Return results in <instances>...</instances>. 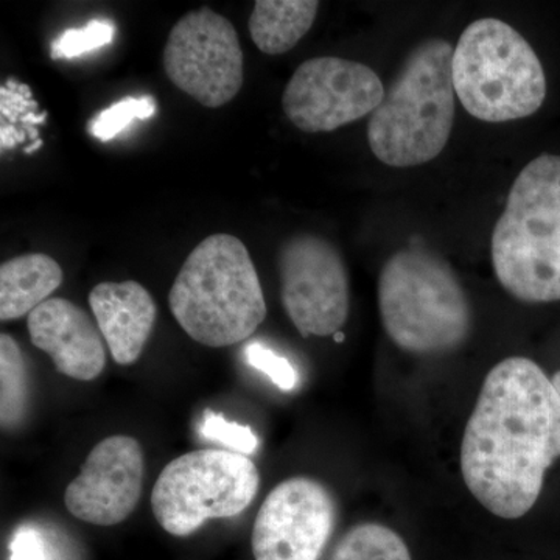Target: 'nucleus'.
<instances>
[{"label": "nucleus", "instance_id": "1", "mask_svg": "<svg viewBox=\"0 0 560 560\" xmlns=\"http://www.w3.org/2000/svg\"><path fill=\"white\" fill-rule=\"evenodd\" d=\"M559 458L560 396L551 378L526 357L501 360L464 429V485L490 514L517 521L533 510Z\"/></svg>", "mask_w": 560, "mask_h": 560}, {"label": "nucleus", "instance_id": "2", "mask_svg": "<svg viewBox=\"0 0 560 560\" xmlns=\"http://www.w3.org/2000/svg\"><path fill=\"white\" fill-rule=\"evenodd\" d=\"M168 305L191 340L213 349L248 340L268 313L249 250L231 234L209 235L191 250Z\"/></svg>", "mask_w": 560, "mask_h": 560}, {"label": "nucleus", "instance_id": "3", "mask_svg": "<svg viewBox=\"0 0 560 560\" xmlns=\"http://www.w3.org/2000/svg\"><path fill=\"white\" fill-rule=\"evenodd\" d=\"M493 271L511 296L560 301V156L529 162L508 195L490 241Z\"/></svg>", "mask_w": 560, "mask_h": 560}, {"label": "nucleus", "instance_id": "4", "mask_svg": "<svg viewBox=\"0 0 560 560\" xmlns=\"http://www.w3.org/2000/svg\"><path fill=\"white\" fill-rule=\"evenodd\" d=\"M448 40L427 39L408 55L368 124V142L378 161L408 168L440 156L455 121Z\"/></svg>", "mask_w": 560, "mask_h": 560}, {"label": "nucleus", "instance_id": "5", "mask_svg": "<svg viewBox=\"0 0 560 560\" xmlns=\"http://www.w3.org/2000/svg\"><path fill=\"white\" fill-rule=\"evenodd\" d=\"M383 329L397 348L416 355L447 353L470 337L474 315L463 283L440 254L397 250L377 283Z\"/></svg>", "mask_w": 560, "mask_h": 560}, {"label": "nucleus", "instance_id": "6", "mask_svg": "<svg viewBox=\"0 0 560 560\" xmlns=\"http://www.w3.org/2000/svg\"><path fill=\"white\" fill-rule=\"evenodd\" d=\"M453 88L475 119L501 124L525 119L547 97V79L536 51L510 24L493 18L471 22L452 61Z\"/></svg>", "mask_w": 560, "mask_h": 560}, {"label": "nucleus", "instance_id": "7", "mask_svg": "<svg viewBox=\"0 0 560 560\" xmlns=\"http://www.w3.org/2000/svg\"><path fill=\"white\" fill-rule=\"evenodd\" d=\"M259 488V470L249 456L202 448L164 467L151 493V510L162 529L187 537L206 522L243 514Z\"/></svg>", "mask_w": 560, "mask_h": 560}, {"label": "nucleus", "instance_id": "8", "mask_svg": "<svg viewBox=\"0 0 560 560\" xmlns=\"http://www.w3.org/2000/svg\"><path fill=\"white\" fill-rule=\"evenodd\" d=\"M164 69L178 90L206 108L226 105L243 86V50L237 31L209 7L190 11L168 35Z\"/></svg>", "mask_w": 560, "mask_h": 560}, {"label": "nucleus", "instance_id": "9", "mask_svg": "<svg viewBox=\"0 0 560 560\" xmlns=\"http://www.w3.org/2000/svg\"><path fill=\"white\" fill-rule=\"evenodd\" d=\"M280 301L304 338L334 337L350 311L349 276L341 254L318 235L300 234L279 250Z\"/></svg>", "mask_w": 560, "mask_h": 560}, {"label": "nucleus", "instance_id": "10", "mask_svg": "<svg viewBox=\"0 0 560 560\" xmlns=\"http://www.w3.org/2000/svg\"><path fill=\"white\" fill-rule=\"evenodd\" d=\"M377 73L338 57L312 58L294 70L282 95L291 124L305 132H330L372 116L385 98Z\"/></svg>", "mask_w": 560, "mask_h": 560}, {"label": "nucleus", "instance_id": "11", "mask_svg": "<svg viewBox=\"0 0 560 560\" xmlns=\"http://www.w3.org/2000/svg\"><path fill=\"white\" fill-rule=\"evenodd\" d=\"M337 504L323 482H279L257 512L250 536L256 560H319L334 534Z\"/></svg>", "mask_w": 560, "mask_h": 560}, {"label": "nucleus", "instance_id": "12", "mask_svg": "<svg viewBox=\"0 0 560 560\" xmlns=\"http://www.w3.org/2000/svg\"><path fill=\"white\" fill-rule=\"evenodd\" d=\"M145 459L139 441L114 434L92 448L80 475L66 489V508L90 525L114 526L127 521L142 497Z\"/></svg>", "mask_w": 560, "mask_h": 560}, {"label": "nucleus", "instance_id": "13", "mask_svg": "<svg viewBox=\"0 0 560 560\" xmlns=\"http://www.w3.org/2000/svg\"><path fill=\"white\" fill-rule=\"evenodd\" d=\"M32 345L46 352L55 370L79 382L101 377L106 366L105 338L83 308L50 298L28 315Z\"/></svg>", "mask_w": 560, "mask_h": 560}, {"label": "nucleus", "instance_id": "14", "mask_svg": "<svg viewBox=\"0 0 560 560\" xmlns=\"http://www.w3.org/2000/svg\"><path fill=\"white\" fill-rule=\"evenodd\" d=\"M90 305L113 360L120 366L135 364L156 324V302L149 290L135 280L102 282L92 289Z\"/></svg>", "mask_w": 560, "mask_h": 560}, {"label": "nucleus", "instance_id": "15", "mask_svg": "<svg viewBox=\"0 0 560 560\" xmlns=\"http://www.w3.org/2000/svg\"><path fill=\"white\" fill-rule=\"evenodd\" d=\"M65 275L57 260L47 254H24L0 267V319L16 320L31 315L50 300Z\"/></svg>", "mask_w": 560, "mask_h": 560}, {"label": "nucleus", "instance_id": "16", "mask_svg": "<svg viewBox=\"0 0 560 560\" xmlns=\"http://www.w3.org/2000/svg\"><path fill=\"white\" fill-rule=\"evenodd\" d=\"M316 0H257L249 18V33L265 55H282L293 49L318 14Z\"/></svg>", "mask_w": 560, "mask_h": 560}, {"label": "nucleus", "instance_id": "17", "mask_svg": "<svg viewBox=\"0 0 560 560\" xmlns=\"http://www.w3.org/2000/svg\"><path fill=\"white\" fill-rule=\"evenodd\" d=\"M0 382L2 429H16L28 410L31 382L24 353L9 334L0 335Z\"/></svg>", "mask_w": 560, "mask_h": 560}, {"label": "nucleus", "instance_id": "18", "mask_svg": "<svg viewBox=\"0 0 560 560\" xmlns=\"http://www.w3.org/2000/svg\"><path fill=\"white\" fill-rule=\"evenodd\" d=\"M330 560H412L407 541L381 523H360L338 541Z\"/></svg>", "mask_w": 560, "mask_h": 560}, {"label": "nucleus", "instance_id": "19", "mask_svg": "<svg viewBox=\"0 0 560 560\" xmlns=\"http://www.w3.org/2000/svg\"><path fill=\"white\" fill-rule=\"evenodd\" d=\"M38 102L33 101L31 86L18 83L16 80H7L0 88V149L13 150L25 140L33 142L39 140V131L36 128H27L24 117L31 113H38Z\"/></svg>", "mask_w": 560, "mask_h": 560}, {"label": "nucleus", "instance_id": "20", "mask_svg": "<svg viewBox=\"0 0 560 560\" xmlns=\"http://www.w3.org/2000/svg\"><path fill=\"white\" fill-rule=\"evenodd\" d=\"M158 110L156 98L151 95L143 97H125L114 103L108 109H103L88 125V130L95 139L106 142L116 138L132 120H147L153 117Z\"/></svg>", "mask_w": 560, "mask_h": 560}, {"label": "nucleus", "instance_id": "21", "mask_svg": "<svg viewBox=\"0 0 560 560\" xmlns=\"http://www.w3.org/2000/svg\"><path fill=\"white\" fill-rule=\"evenodd\" d=\"M113 22L94 20L88 22L83 28H70L61 36L55 39L51 46V58L61 60V58H75L88 54L103 46H108L114 39Z\"/></svg>", "mask_w": 560, "mask_h": 560}, {"label": "nucleus", "instance_id": "22", "mask_svg": "<svg viewBox=\"0 0 560 560\" xmlns=\"http://www.w3.org/2000/svg\"><path fill=\"white\" fill-rule=\"evenodd\" d=\"M201 433L206 440L219 442L226 451L238 455H254L259 448V440L248 425L230 422L220 412L206 410L201 420Z\"/></svg>", "mask_w": 560, "mask_h": 560}, {"label": "nucleus", "instance_id": "23", "mask_svg": "<svg viewBox=\"0 0 560 560\" xmlns=\"http://www.w3.org/2000/svg\"><path fill=\"white\" fill-rule=\"evenodd\" d=\"M245 359L250 368L267 375L280 390L291 393L296 389L298 382H300L296 368L290 363L289 359L279 355L275 350L267 348L261 342H249L245 348Z\"/></svg>", "mask_w": 560, "mask_h": 560}, {"label": "nucleus", "instance_id": "24", "mask_svg": "<svg viewBox=\"0 0 560 560\" xmlns=\"http://www.w3.org/2000/svg\"><path fill=\"white\" fill-rule=\"evenodd\" d=\"M10 560H47L46 548L38 530H16L10 544Z\"/></svg>", "mask_w": 560, "mask_h": 560}, {"label": "nucleus", "instance_id": "25", "mask_svg": "<svg viewBox=\"0 0 560 560\" xmlns=\"http://www.w3.org/2000/svg\"><path fill=\"white\" fill-rule=\"evenodd\" d=\"M43 140H36V142H33L32 145L25 147L24 153L32 154L35 153L36 150H39L40 147H43Z\"/></svg>", "mask_w": 560, "mask_h": 560}, {"label": "nucleus", "instance_id": "26", "mask_svg": "<svg viewBox=\"0 0 560 560\" xmlns=\"http://www.w3.org/2000/svg\"><path fill=\"white\" fill-rule=\"evenodd\" d=\"M551 382H552V385H555V388H556V390H558L559 396H560V371L556 372V374L552 375Z\"/></svg>", "mask_w": 560, "mask_h": 560}, {"label": "nucleus", "instance_id": "27", "mask_svg": "<svg viewBox=\"0 0 560 560\" xmlns=\"http://www.w3.org/2000/svg\"><path fill=\"white\" fill-rule=\"evenodd\" d=\"M334 338H335V341H337V342L345 341V334H342V331H338L337 335H334Z\"/></svg>", "mask_w": 560, "mask_h": 560}]
</instances>
